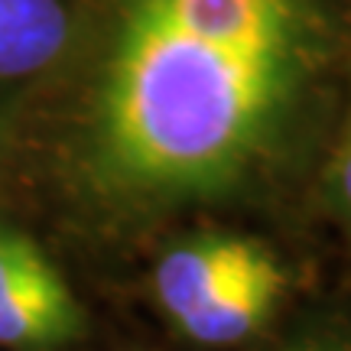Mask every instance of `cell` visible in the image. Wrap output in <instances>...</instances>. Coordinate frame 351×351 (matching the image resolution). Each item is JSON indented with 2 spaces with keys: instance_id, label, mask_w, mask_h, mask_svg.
<instances>
[{
  "instance_id": "cell-1",
  "label": "cell",
  "mask_w": 351,
  "mask_h": 351,
  "mask_svg": "<svg viewBox=\"0 0 351 351\" xmlns=\"http://www.w3.org/2000/svg\"><path fill=\"white\" fill-rule=\"evenodd\" d=\"M339 52L335 0H124L85 166L130 208L247 186L296 137Z\"/></svg>"
},
{
  "instance_id": "cell-2",
  "label": "cell",
  "mask_w": 351,
  "mask_h": 351,
  "mask_svg": "<svg viewBox=\"0 0 351 351\" xmlns=\"http://www.w3.org/2000/svg\"><path fill=\"white\" fill-rule=\"evenodd\" d=\"M289 287L287 267L244 234H199L156 261L153 293L186 339L228 348L274 319Z\"/></svg>"
},
{
  "instance_id": "cell-3",
  "label": "cell",
  "mask_w": 351,
  "mask_h": 351,
  "mask_svg": "<svg viewBox=\"0 0 351 351\" xmlns=\"http://www.w3.org/2000/svg\"><path fill=\"white\" fill-rule=\"evenodd\" d=\"M85 335V309L36 241L0 225V348L62 351Z\"/></svg>"
},
{
  "instance_id": "cell-4",
  "label": "cell",
  "mask_w": 351,
  "mask_h": 351,
  "mask_svg": "<svg viewBox=\"0 0 351 351\" xmlns=\"http://www.w3.org/2000/svg\"><path fill=\"white\" fill-rule=\"evenodd\" d=\"M62 0H0V82L46 69L69 43Z\"/></svg>"
},
{
  "instance_id": "cell-5",
  "label": "cell",
  "mask_w": 351,
  "mask_h": 351,
  "mask_svg": "<svg viewBox=\"0 0 351 351\" xmlns=\"http://www.w3.org/2000/svg\"><path fill=\"white\" fill-rule=\"evenodd\" d=\"M332 192H335L339 208L348 215V221H351V111H348L345 127H341L335 160H332Z\"/></svg>"
},
{
  "instance_id": "cell-6",
  "label": "cell",
  "mask_w": 351,
  "mask_h": 351,
  "mask_svg": "<svg viewBox=\"0 0 351 351\" xmlns=\"http://www.w3.org/2000/svg\"><path fill=\"white\" fill-rule=\"evenodd\" d=\"M283 351H351V345H345V341H302V345H293Z\"/></svg>"
}]
</instances>
